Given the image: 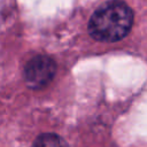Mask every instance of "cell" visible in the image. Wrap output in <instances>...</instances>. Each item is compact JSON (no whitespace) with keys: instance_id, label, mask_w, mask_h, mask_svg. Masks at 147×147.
Segmentation results:
<instances>
[{"instance_id":"3","label":"cell","mask_w":147,"mask_h":147,"mask_svg":"<svg viewBox=\"0 0 147 147\" xmlns=\"http://www.w3.org/2000/svg\"><path fill=\"white\" fill-rule=\"evenodd\" d=\"M32 147H69L63 138L55 133H42L33 142Z\"/></svg>"},{"instance_id":"2","label":"cell","mask_w":147,"mask_h":147,"mask_svg":"<svg viewBox=\"0 0 147 147\" xmlns=\"http://www.w3.org/2000/svg\"><path fill=\"white\" fill-rule=\"evenodd\" d=\"M56 64L54 60L47 55L33 56L24 67L25 84L32 90H40L47 86L54 78Z\"/></svg>"},{"instance_id":"1","label":"cell","mask_w":147,"mask_h":147,"mask_svg":"<svg viewBox=\"0 0 147 147\" xmlns=\"http://www.w3.org/2000/svg\"><path fill=\"white\" fill-rule=\"evenodd\" d=\"M133 24V13L123 1L111 0L101 5L88 21L90 36L101 42L123 39Z\"/></svg>"}]
</instances>
